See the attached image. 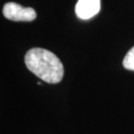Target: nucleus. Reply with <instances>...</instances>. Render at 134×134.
Wrapping results in <instances>:
<instances>
[{
    "label": "nucleus",
    "mask_w": 134,
    "mask_h": 134,
    "mask_svg": "<svg viewBox=\"0 0 134 134\" xmlns=\"http://www.w3.org/2000/svg\"><path fill=\"white\" fill-rule=\"evenodd\" d=\"M30 71L49 84L59 83L64 76V66L57 56L43 48H32L25 56Z\"/></svg>",
    "instance_id": "f257e3e1"
},
{
    "label": "nucleus",
    "mask_w": 134,
    "mask_h": 134,
    "mask_svg": "<svg viewBox=\"0 0 134 134\" xmlns=\"http://www.w3.org/2000/svg\"><path fill=\"white\" fill-rule=\"evenodd\" d=\"M3 14L6 18L12 21L30 22L37 18L35 10L31 7H24L17 3L10 2L4 5Z\"/></svg>",
    "instance_id": "f03ea898"
},
{
    "label": "nucleus",
    "mask_w": 134,
    "mask_h": 134,
    "mask_svg": "<svg viewBox=\"0 0 134 134\" xmlns=\"http://www.w3.org/2000/svg\"><path fill=\"white\" fill-rule=\"evenodd\" d=\"M100 0H79L75 7L77 18L86 20L94 17L99 12Z\"/></svg>",
    "instance_id": "7ed1b4c3"
},
{
    "label": "nucleus",
    "mask_w": 134,
    "mask_h": 134,
    "mask_svg": "<svg viewBox=\"0 0 134 134\" xmlns=\"http://www.w3.org/2000/svg\"><path fill=\"white\" fill-rule=\"evenodd\" d=\"M123 65L125 69L134 71V46L126 53L123 61Z\"/></svg>",
    "instance_id": "20e7f679"
}]
</instances>
